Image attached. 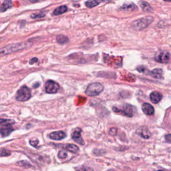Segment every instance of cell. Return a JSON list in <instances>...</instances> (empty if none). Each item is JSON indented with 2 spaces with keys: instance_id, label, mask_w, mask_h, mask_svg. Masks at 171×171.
Instances as JSON below:
<instances>
[{
  "instance_id": "1",
  "label": "cell",
  "mask_w": 171,
  "mask_h": 171,
  "mask_svg": "<svg viewBox=\"0 0 171 171\" xmlns=\"http://www.w3.org/2000/svg\"><path fill=\"white\" fill-rule=\"evenodd\" d=\"M31 44L30 42L15 43L0 48V57L8 54H11L12 53L23 50L24 49L30 47Z\"/></svg>"
},
{
  "instance_id": "2",
  "label": "cell",
  "mask_w": 171,
  "mask_h": 171,
  "mask_svg": "<svg viewBox=\"0 0 171 171\" xmlns=\"http://www.w3.org/2000/svg\"><path fill=\"white\" fill-rule=\"evenodd\" d=\"M154 21V18L152 16H146V17L142 18L135 20L132 23V27L136 30H142L148 27L150 23Z\"/></svg>"
},
{
  "instance_id": "3",
  "label": "cell",
  "mask_w": 171,
  "mask_h": 171,
  "mask_svg": "<svg viewBox=\"0 0 171 171\" xmlns=\"http://www.w3.org/2000/svg\"><path fill=\"white\" fill-rule=\"evenodd\" d=\"M113 111L122 115L130 118L134 116L136 112V108L132 105L125 104L119 107H113Z\"/></svg>"
},
{
  "instance_id": "4",
  "label": "cell",
  "mask_w": 171,
  "mask_h": 171,
  "mask_svg": "<svg viewBox=\"0 0 171 171\" xmlns=\"http://www.w3.org/2000/svg\"><path fill=\"white\" fill-rule=\"evenodd\" d=\"M104 86L102 84L95 82L90 84L86 90V94L89 96H96L103 91Z\"/></svg>"
},
{
  "instance_id": "5",
  "label": "cell",
  "mask_w": 171,
  "mask_h": 171,
  "mask_svg": "<svg viewBox=\"0 0 171 171\" xmlns=\"http://www.w3.org/2000/svg\"><path fill=\"white\" fill-rule=\"evenodd\" d=\"M16 100L19 102H25L31 98L30 90L26 86H22L16 94Z\"/></svg>"
},
{
  "instance_id": "6",
  "label": "cell",
  "mask_w": 171,
  "mask_h": 171,
  "mask_svg": "<svg viewBox=\"0 0 171 171\" xmlns=\"http://www.w3.org/2000/svg\"><path fill=\"white\" fill-rule=\"evenodd\" d=\"M59 90V84L53 80H48L45 84V90L48 94H56Z\"/></svg>"
},
{
  "instance_id": "7",
  "label": "cell",
  "mask_w": 171,
  "mask_h": 171,
  "mask_svg": "<svg viewBox=\"0 0 171 171\" xmlns=\"http://www.w3.org/2000/svg\"><path fill=\"white\" fill-rule=\"evenodd\" d=\"M170 59L169 54L165 51H161L158 52L155 56V60L160 63H167Z\"/></svg>"
},
{
  "instance_id": "8",
  "label": "cell",
  "mask_w": 171,
  "mask_h": 171,
  "mask_svg": "<svg viewBox=\"0 0 171 171\" xmlns=\"http://www.w3.org/2000/svg\"><path fill=\"white\" fill-rule=\"evenodd\" d=\"M81 130L80 128H77L76 129L74 132H73L72 137L75 142H76L77 143H78L81 145H84V142L82 139V136H81Z\"/></svg>"
},
{
  "instance_id": "9",
  "label": "cell",
  "mask_w": 171,
  "mask_h": 171,
  "mask_svg": "<svg viewBox=\"0 0 171 171\" xmlns=\"http://www.w3.org/2000/svg\"><path fill=\"white\" fill-rule=\"evenodd\" d=\"M142 110L146 115L151 116L154 113V109L151 104L148 103H144L142 106Z\"/></svg>"
},
{
  "instance_id": "10",
  "label": "cell",
  "mask_w": 171,
  "mask_h": 171,
  "mask_svg": "<svg viewBox=\"0 0 171 171\" xmlns=\"http://www.w3.org/2000/svg\"><path fill=\"white\" fill-rule=\"evenodd\" d=\"M150 98L152 103L157 104L162 100V95L158 92H153L150 94Z\"/></svg>"
},
{
  "instance_id": "11",
  "label": "cell",
  "mask_w": 171,
  "mask_h": 171,
  "mask_svg": "<svg viewBox=\"0 0 171 171\" xmlns=\"http://www.w3.org/2000/svg\"><path fill=\"white\" fill-rule=\"evenodd\" d=\"M66 134H65L63 131H58V132H54L50 134V137L53 140H62L64 138H66Z\"/></svg>"
},
{
  "instance_id": "12",
  "label": "cell",
  "mask_w": 171,
  "mask_h": 171,
  "mask_svg": "<svg viewBox=\"0 0 171 171\" xmlns=\"http://www.w3.org/2000/svg\"><path fill=\"white\" fill-rule=\"evenodd\" d=\"M150 75L152 76L154 78L161 79L163 78V72H162V70H161L160 68L154 69L152 71L150 72Z\"/></svg>"
},
{
  "instance_id": "13",
  "label": "cell",
  "mask_w": 171,
  "mask_h": 171,
  "mask_svg": "<svg viewBox=\"0 0 171 171\" xmlns=\"http://www.w3.org/2000/svg\"><path fill=\"white\" fill-rule=\"evenodd\" d=\"M13 6V3L11 0H5L0 6V11L4 12Z\"/></svg>"
},
{
  "instance_id": "14",
  "label": "cell",
  "mask_w": 171,
  "mask_h": 171,
  "mask_svg": "<svg viewBox=\"0 0 171 171\" xmlns=\"http://www.w3.org/2000/svg\"><path fill=\"white\" fill-rule=\"evenodd\" d=\"M137 132L141 137L146 138V139H147V138H149L150 136H151V134H150V132L147 128H146L138 129L137 130Z\"/></svg>"
},
{
  "instance_id": "15",
  "label": "cell",
  "mask_w": 171,
  "mask_h": 171,
  "mask_svg": "<svg viewBox=\"0 0 171 171\" xmlns=\"http://www.w3.org/2000/svg\"><path fill=\"white\" fill-rule=\"evenodd\" d=\"M12 131H13V128L10 126H5V127L0 128V134L3 136H7Z\"/></svg>"
},
{
  "instance_id": "16",
  "label": "cell",
  "mask_w": 171,
  "mask_h": 171,
  "mask_svg": "<svg viewBox=\"0 0 171 171\" xmlns=\"http://www.w3.org/2000/svg\"><path fill=\"white\" fill-rule=\"evenodd\" d=\"M137 10V7L134 3H129V4H124V6L120 7V10H123L126 11H132Z\"/></svg>"
},
{
  "instance_id": "17",
  "label": "cell",
  "mask_w": 171,
  "mask_h": 171,
  "mask_svg": "<svg viewBox=\"0 0 171 171\" xmlns=\"http://www.w3.org/2000/svg\"><path fill=\"white\" fill-rule=\"evenodd\" d=\"M68 7L66 6H61L58 7H57L56 9L53 11V15H60L61 14H64L65 12L67 11Z\"/></svg>"
},
{
  "instance_id": "18",
  "label": "cell",
  "mask_w": 171,
  "mask_h": 171,
  "mask_svg": "<svg viewBox=\"0 0 171 171\" xmlns=\"http://www.w3.org/2000/svg\"><path fill=\"white\" fill-rule=\"evenodd\" d=\"M56 41L59 44H65L68 42L69 39L67 36L64 35H58L56 36Z\"/></svg>"
},
{
  "instance_id": "19",
  "label": "cell",
  "mask_w": 171,
  "mask_h": 171,
  "mask_svg": "<svg viewBox=\"0 0 171 171\" xmlns=\"http://www.w3.org/2000/svg\"><path fill=\"white\" fill-rule=\"evenodd\" d=\"M100 3V0H88V1L85 2V5L88 8H92L97 6Z\"/></svg>"
},
{
  "instance_id": "20",
  "label": "cell",
  "mask_w": 171,
  "mask_h": 171,
  "mask_svg": "<svg viewBox=\"0 0 171 171\" xmlns=\"http://www.w3.org/2000/svg\"><path fill=\"white\" fill-rule=\"evenodd\" d=\"M63 148L68 150V151L73 152V153H76L78 152V146L74 144H67L66 146H64Z\"/></svg>"
},
{
  "instance_id": "21",
  "label": "cell",
  "mask_w": 171,
  "mask_h": 171,
  "mask_svg": "<svg viewBox=\"0 0 171 171\" xmlns=\"http://www.w3.org/2000/svg\"><path fill=\"white\" fill-rule=\"evenodd\" d=\"M140 7H142V9L143 11H146V12H149L152 11V7L150 6V4H148L147 2L141 1L140 2Z\"/></svg>"
},
{
  "instance_id": "22",
  "label": "cell",
  "mask_w": 171,
  "mask_h": 171,
  "mask_svg": "<svg viewBox=\"0 0 171 171\" xmlns=\"http://www.w3.org/2000/svg\"><path fill=\"white\" fill-rule=\"evenodd\" d=\"M14 124V121L11 120H6V119H0V125H4V126H10L11 124Z\"/></svg>"
},
{
  "instance_id": "23",
  "label": "cell",
  "mask_w": 171,
  "mask_h": 171,
  "mask_svg": "<svg viewBox=\"0 0 171 171\" xmlns=\"http://www.w3.org/2000/svg\"><path fill=\"white\" fill-rule=\"evenodd\" d=\"M11 154V152L10 150H6L5 148L0 149V156H7Z\"/></svg>"
},
{
  "instance_id": "24",
  "label": "cell",
  "mask_w": 171,
  "mask_h": 171,
  "mask_svg": "<svg viewBox=\"0 0 171 171\" xmlns=\"http://www.w3.org/2000/svg\"><path fill=\"white\" fill-rule=\"evenodd\" d=\"M18 165L20 166H22V167H24V168L31 167V165L29 163V162L26 161H20V162H18Z\"/></svg>"
},
{
  "instance_id": "25",
  "label": "cell",
  "mask_w": 171,
  "mask_h": 171,
  "mask_svg": "<svg viewBox=\"0 0 171 171\" xmlns=\"http://www.w3.org/2000/svg\"><path fill=\"white\" fill-rule=\"evenodd\" d=\"M46 15L44 13H39V14H33L31 15V18L33 19H38V18H44Z\"/></svg>"
},
{
  "instance_id": "26",
  "label": "cell",
  "mask_w": 171,
  "mask_h": 171,
  "mask_svg": "<svg viewBox=\"0 0 171 171\" xmlns=\"http://www.w3.org/2000/svg\"><path fill=\"white\" fill-rule=\"evenodd\" d=\"M76 170L77 171H94L91 168L85 166H80V167L77 168Z\"/></svg>"
},
{
  "instance_id": "27",
  "label": "cell",
  "mask_w": 171,
  "mask_h": 171,
  "mask_svg": "<svg viewBox=\"0 0 171 171\" xmlns=\"http://www.w3.org/2000/svg\"><path fill=\"white\" fill-rule=\"evenodd\" d=\"M68 156V154L66 153V151H64V150H61V151L59 152L58 153V157L60 158H62V159H64V158H66Z\"/></svg>"
},
{
  "instance_id": "28",
  "label": "cell",
  "mask_w": 171,
  "mask_h": 171,
  "mask_svg": "<svg viewBox=\"0 0 171 171\" xmlns=\"http://www.w3.org/2000/svg\"><path fill=\"white\" fill-rule=\"evenodd\" d=\"M30 143L31 144V146H34V147H36L38 144V140L35 139V140H30Z\"/></svg>"
},
{
  "instance_id": "29",
  "label": "cell",
  "mask_w": 171,
  "mask_h": 171,
  "mask_svg": "<svg viewBox=\"0 0 171 171\" xmlns=\"http://www.w3.org/2000/svg\"><path fill=\"white\" fill-rule=\"evenodd\" d=\"M109 132L111 135H116L117 132V129L116 128H112L111 130H110Z\"/></svg>"
},
{
  "instance_id": "30",
  "label": "cell",
  "mask_w": 171,
  "mask_h": 171,
  "mask_svg": "<svg viewBox=\"0 0 171 171\" xmlns=\"http://www.w3.org/2000/svg\"><path fill=\"white\" fill-rule=\"evenodd\" d=\"M165 140L168 143H171V134H166L165 136Z\"/></svg>"
},
{
  "instance_id": "31",
  "label": "cell",
  "mask_w": 171,
  "mask_h": 171,
  "mask_svg": "<svg viewBox=\"0 0 171 171\" xmlns=\"http://www.w3.org/2000/svg\"><path fill=\"white\" fill-rule=\"evenodd\" d=\"M38 61V58H32L30 61V64H34L35 62H36Z\"/></svg>"
},
{
  "instance_id": "32",
  "label": "cell",
  "mask_w": 171,
  "mask_h": 171,
  "mask_svg": "<svg viewBox=\"0 0 171 171\" xmlns=\"http://www.w3.org/2000/svg\"><path fill=\"white\" fill-rule=\"evenodd\" d=\"M29 1H30L31 3H36V2H39L40 0H29Z\"/></svg>"
},
{
  "instance_id": "33",
  "label": "cell",
  "mask_w": 171,
  "mask_h": 171,
  "mask_svg": "<svg viewBox=\"0 0 171 171\" xmlns=\"http://www.w3.org/2000/svg\"><path fill=\"white\" fill-rule=\"evenodd\" d=\"M164 1H166V2H171V0H164Z\"/></svg>"
},
{
  "instance_id": "34",
  "label": "cell",
  "mask_w": 171,
  "mask_h": 171,
  "mask_svg": "<svg viewBox=\"0 0 171 171\" xmlns=\"http://www.w3.org/2000/svg\"><path fill=\"white\" fill-rule=\"evenodd\" d=\"M158 171H164V170H158Z\"/></svg>"
},
{
  "instance_id": "35",
  "label": "cell",
  "mask_w": 171,
  "mask_h": 171,
  "mask_svg": "<svg viewBox=\"0 0 171 171\" xmlns=\"http://www.w3.org/2000/svg\"><path fill=\"white\" fill-rule=\"evenodd\" d=\"M0 40H1V38H0Z\"/></svg>"
}]
</instances>
